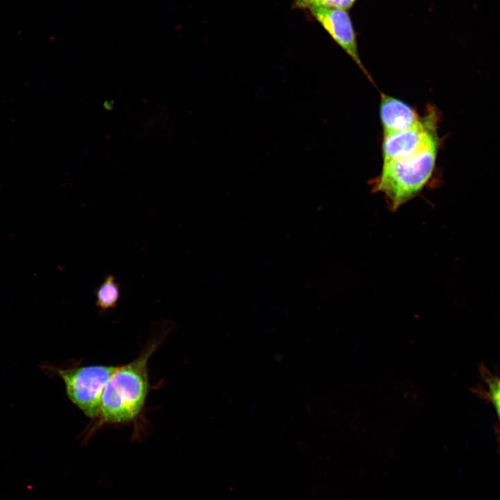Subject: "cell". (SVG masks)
Segmentation results:
<instances>
[{
  "mask_svg": "<svg viewBox=\"0 0 500 500\" xmlns=\"http://www.w3.org/2000/svg\"><path fill=\"white\" fill-rule=\"evenodd\" d=\"M437 115L431 110L412 127L383 135V162L407 158L435 145H440L437 133Z\"/></svg>",
  "mask_w": 500,
  "mask_h": 500,
  "instance_id": "277c9868",
  "label": "cell"
},
{
  "mask_svg": "<svg viewBox=\"0 0 500 500\" xmlns=\"http://www.w3.org/2000/svg\"><path fill=\"white\" fill-rule=\"evenodd\" d=\"M484 394L494 407L500 422V376L487 377Z\"/></svg>",
  "mask_w": 500,
  "mask_h": 500,
  "instance_id": "9c48e42d",
  "label": "cell"
},
{
  "mask_svg": "<svg viewBox=\"0 0 500 500\" xmlns=\"http://www.w3.org/2000/svg\"><path fill=\"white\" fill-rule=\"evenodd\" d=\"M173 325L167 320L156 324L154 333L139 356L119 365L112 375L102 394L98 417L85 431V444L105 425L128 424L140 418L150 390L149 360L174 328Z\"/></svg>",
  "mask_w": 500,
  "mask_h": 500,
  "instance_id": "6da1fadb",
  "label": "cell"
},
{
  "mask_svg": "<svg viewBox=\"0 0 500 500\" xmlns=\"http://www.w3.org/2000/svg\"><path fill=\"white\" fill-rule=\"evenodd\" d=\"M355 0H295V6L301 8L312 7L333 8L342 10L350 8Z\"/></svg>",
  "mask_w": 500,
  "mask_h": 500,
  "instance_id": "ba28073f",
  "label": "cell"
},
{
  "mask_svg": "<svg viewBox=\"0 0 500 500\" xmlns=\"http://www.w3.org/2000/svg\"><path fill=\"white\" fill-rule=\"evenodd\" d=\"M119 365L48 367L62 380L69 400L94 421L99 415L104 388Z\"/></svg>",
  "mask_w": 500,
  "mask_h": 500,
  "instance_id": "3957f363",
  "label": "cell"
},
{
  "mask_svg": "<svg viewBox=\"0 0 500 500\" xmlns=\"http://www.w3.org/2000/svg\"><path fill=\"white\" fill-rule=\"evenodd\" d=\"M96 306L101 312L117 308L121 296L120 285L112 274L107 275L94 290Z\"/></svg>",
  "mask_w": 500,
  "mask_h": 500,
  "instance_id": "52a82bcc",
  "label": "cell"
},
{
  "mask_svg": "<svg viewBox=\"0 0 500 500\" xmlns=\"http://www.w3.org/2000/svg\"><path fill=\"white\" fill-rule=\"evenodd\" d=\"M379 113L383 135L408 129L421 119L410 105L385 94L382 95Z\"/></svg>",
  "mask_w": 500,
  "mask_h": 500,
  "instance_id": "8992f818",
  "label": "cell"
},
{
  "mask_svg": "<svg viewBox=\"0 0 500 500\" xmlns=\"http://www.w3.org/2000/svg\"><path fill=\"white\" fill-rule=\"evenodd\" d=\"M439 145L413 156L385 162L380 174L372 181V191L384 195L390 211L417 197L431 179Z\"/></svg>",
  "mask_w": 500,
  "mask_h": 500,
  "instance_id": "7a4b0ae2",
  "label": "cell"
},
{
  "mask_svg": "<svg viewBox=\"0 0 500 500\" xmlns=\"http://www.w3.org/2000/svg\"><path fill=\"white\" fill-rule=\"evenodd\" d=\"M308 10L333 40L365 72L358 53L356 38L351 21L346 10L326 7H312Z\"/></svg>",
  "mask_w": 500,
  "mask_h": 500,
  "instance_id": "5b68a950",
  "label": "cell"
}]
</instances>
